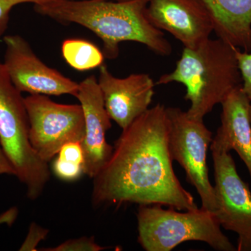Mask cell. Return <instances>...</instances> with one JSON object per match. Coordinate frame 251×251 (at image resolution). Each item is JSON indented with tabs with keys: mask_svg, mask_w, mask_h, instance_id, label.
<instances>
[{
	"mask_svg": "<svg viewBox=\"0 0 251 251\" xmlns=\"http://www.w3.org/2000/svg\"><path fill=\"white\" fill-rule=\"evenodd\" d=\"M49 229L44 228L36 223H31L25 240L20 248V251H38V244L44 240L48 234Z\"/></svg>",
	"mask_w": 251,
	"mask_h": 251,
	"instance_id": "ffe728a7",
	"label": "cell"
},
{
	"mask_svg": "<svg viewBox=\"0 0 251 251\" xmlns=\"http://www.w3.org/2000/svg\"><path fill=\"white\" fill-rule=\"evenodd\" d=\"M146 4L147 0H49L34 4V9L57 22L92 31L103 42L105 58H117L120 44L126 41L143 44L158 55H170L171 43L148 21Z\"/></svg>",
	"mask_w": 251,
	"mask_h": 251,
	"instance_id": "7a4b0ae2",
	"label": "cell"
},
{
	"mask_svg": "<svg viewBox=\"0 0 251 251\" xmlns=\"http://www.w3.org/2000/svg\"><path fill=\"white\" fill-rule=\"evenodd\" d=\"M52 169L56 176L64 181H72L78 179L84 173L83 166L74 162L66 161L57 157L54 160Z\"/></svg>",
	"mask_w": 251,
	"mask_h": 251,
	"instance_id": "e0dca14e",
	"label": "cell"
},
{
	"mask_svg": "<svg viewBox=\"0 0 251 251\" xmlns=\"http://www.w3.org/2000/svg\"><path fill=\"white\" fill-rule=\"evenodd\" d=\"M62 54L66 62L79 72L99 68L105 59L103 51L85 39H66L62 44Z\"/></svg>",
	"mask_w": 251,
	"mask_h": 251,
	"instance_id": "9a60e30c",
	"label": "cell"
},
{
	"mask_svg": "<svg viewBox=\"0 0 251 251\" xmlns=\"http://www.w3.org/2000/svg\"><path fill=\"white\" fill-rule=\"evenodd\" d=\"M122 130L110 159L94 178V205L135 203L198 209L173 169L166 107L157 104L149 108Z\"/></svg>",
	"mask_w": 251,
	"mask_h": 251,
	"instance_id": "6da1fadb",
	"label": "cell"
},
{
	"mask_svg": "<svg viewBox=\"0 0 251 251\" xmlns=\"http://www.w3.org/2000/svg\"><path fill=\"white\" fill-rule=\"evenodd\" d=\"M95 242L94 237H83L78 239H69L53 248H46L39 251H100L105 250Z\"/></svg>",
	"mask_w": 251,
	"mask_h": 251,
	"instance_id": "2e32d148",
	"label": "cell"
},
{
	"mask_svg": "<svg viewBox=\"0 0 251 251\" xmlns=\"http://www.w3.org/2000/svg\"><path fill=\"white\" fill-rule=\"evenodd\" d=\"M137 218L138 242L147 251H170L188 241L206 243L216 251H237L216 214L202 207L181 213L160 204L140 205Z\"/></svg>",
	"mask_w": 251,
	"mask_h": 251,
	"instance_id": "277c9868",
	"label": "cell"
},
{
	"mask_svg": "<svg viewBox=\"0 0 251 251\" xmlns=\"http://www.w3.org/2000/svg\"><path fill=\"white\" fill-rule=\"evenodd\" d=\"M18 216V209L16 206L10 208L2 214H0V226L6 224L8 226H11L14 224Z\"/></svg>",
	"mask_w": 251,
	"mask_h": 251,
	"instance_id": "603a6c76",
	"label": "cell"
},
{
	"mask_svg": "<svg viewBox=\"0 0 251 251\" xmlns=\"http://www.w3.org/2000/svg\"><path fill=\"white\" fill-rule=\"evenodd\" d=\"M75 98L80 102L85 116V137L81 143L84 154V173L95 177L110 159L113 147L106 140L112 127L111 119L104 105L97 78L86 77L79 83Z\"/></svg>",
	"mask_w": 251,
	"mask_h": 251,
	"instance_id": "7c38bea8",
	"label": "cell"
},
{
	"mask_svg": "<svg viewBox=\"0 0 251 251\" xmlns=\"http://www.w3.org/2000/svg\"><path fill=\"white\" fill-rule=\"evenodd\" d=\"M115 1H128V0H115Z\"/></svg>",
	"mask_w": 251,
	"mask_h": 251,
	"instance_id": "cb8c5ba5",
	"label": "cell"
},
{
	"mask_svg": "<svg viewBox=\"0 0 251 251\" xmlns=\"http://www.w3.org/2000/svg\"><path fill=\"white\" fill-rule=\"evenodd\" d=\"M49 0H0V38L4 35L9 25L10 13L17 5L31 3L39 4Z\"/></svg>",
	"mask_w": 251,
	"mask_h": 251,
	"instance_id": "d6986e66",
	"label": "cell"
},
{
	"mask_svg": "<svg viewBox=\"0 0 251 251\" xmlns=\"http://www.w3.org/2000/svg\"><path fill=\"white\" fill-rule=\"evenodd\" d=\"M4 43L3 64L11 82L21 93L76 97L79 83L46 65L23 36H5Z\"/></svg>",
	"mask_w": 251,
	"mask_h": 251,
	"instance_id": "9c48e42d",
	"label": "cell"
},
{
	"mask_svg": "<svg viewBox=\"0 0 251 251\" xmlns=\"http://www.w3.org/2000/svg\"><path fill=\"white\" fill-rule=\"evenodd\" d=\"M25 104L29 140L41 160L49 163L66 144L82 143L85 125L80 104L57 103L44 94H30Z\"/></svg>",
	"mask_w": 251,
	"mask_h": 251,
	"instance_id": "52a82bcc",
	"label": "cell"
},
{
	"mask_svg": "<svg viewBox=\"0 0 251 251\" xmlns=\"http://www.w3.org/2000/svg\"><path fill=\"white\" fill-rule=\"evenodd\" d=\"M29 118L25 98L0 62V145L14 167L16 176L31 201L42 194L50 177L49 163L36 154L29 140Z\"/></svg>",
	"mask_w": 251,
	"mask_h": 251,
	"instance_id": "5b68a950",
	"label": "cell"
},
{
	"mask_svg": "<svg viewBox=\"0 0 251 251\" xmlns=\"http://www.w3.org/2000/svg\"><path fill=\"white\" fill-rule=\"evenodd\" d=\"M166 113L172 159L184 168L188 182L197 190L202 202L201 207L215 214L217 202L207 166V151L213 140L212 133L203 120L192 118L179 108H166Z\"/></svg>",
	"mask_w": 251,
	"mask_h": 251,
	"instance_id": "8992f818",
	"label": "cell"
},
{
	"mask_svg": "<svg viewBox=\"0 0 251 251\" xmlns=\"http://www.w3.org/2000/svg\"><path fill=\"white\" fill-rule=\"evenodd\" d=\"M236 56L242 78V89L251 101V52L236 49Z\"/></svg>",
	"mask_w": 251,
	"mask_h": 251,
	"instance_id": "ac0fdd59",
	"label": "cell"
},
{
	"mask_svg": "<svg viewBox=\"0 0 251 251\" xmlns=\"http://www.w3.org/2000/svg\"><path fill=\"white\" fill-rule=\"evenodd\" d=\"M221 126L210 145L211 151L234 150L247 166L251 179V101L238 87L221 103Z\"/></svg>",
	"mask_w": 251,
	"mask_h": 251,
	"instance_id": "4fadbf2b",
	"label": "cell"
},
{
	"mask_svg": "<svg viewBox=\"0 0 251 251\" xmlns=\"http://www.w3.org/2000/svg\"><path fill=\"white\" fill-rule=\"evenodd\" d=\"M145 16L153 27L168 31L188 49L198 47L214 31L202 0H147Z\"/></svg>",
	"mask_w": 251,
	"mask_h": 251,
	"instance_id": "30bf717a",
	"label": "cell"
},
{
	"mask_svg": "<svg viewBox=\"0 0 251 251\" xmlns=\"http://www.w3.org/2000/svg\"><path fill=\"white\" fill-rule=\"evenodd\" d=\"M250 116H251V108H250Z\"/></svg>",
	"mask_w": 251,
	"mask_h": 251,
	"instance_id": "d4e9b609",
	"label": "cell"
},
{
	"mask_svg": "<svg viewBox=\"0 0 251 251\" xmlns=\"http://www.w3.org/2000/svg\"><path fill=\"white\" fill-rule=\"evenodd\" d=\"M210 13L219 39L251 51V0H202Z\"/></svg>",
	"mask_w": 251,
	"mask_h": 251,
	"instance_id": "5bb4252c",
	"label": "cell"
},
{
	"mask_svg": "<svg viewBox=\"0 0 251 251\" xmlns=\"http://www.w3.org/2000/svg\"><path fill=\"white\" fill-rule=\"evenodd\" d=\"M9 175L16 176V171H15L14 167L10 163L9 159L6 157V154L3 151L0 145V175Z\"/></svg>",
	"mask_w": 251,
	"mask_h": 251,
	"instance_id": "7402d4cb",
	"label": "cell"
},
{
	"mask_svg": "<svg viewBox=\"0 0 251 251\" xmlns=\"http://www.w3.org/2000/svg\"><path fill=\"white\" fill-rule=\"evenodd\" d=\"M236 49L219 38H209L195 49L184 48L174 71L161 75L156 85L182 84L186 89L184 98L191 103L188 115L203 120L217 104L242 86Z\"/></svg>",
	"mask_w": 251,
	"mask_h": 251,
	"instance_id": "3957f363",
	"label": "cell"
},
{
	"mask_svg": "<svg viewBox=\"0 0 251 251\" xmlns=\"http://www.w3.org/2000/svg\"><path fill=\"white\" fill-rule=\"evenodd\" d=\"M220 224L238 235V251H251V191L240 177L228 151H211Z\"/></svg>",
	"mask_w": 251,
	"mask_h": 251,
	"instance_id": "ba28073f",
	"label": "cell"
},
{
	"mask_svg": "<svg viewBox=\"0 0 251 251\" xmlns=\"http://www.w3.org/2000/svg\"><path fill=\"white\" fill-rule=\"evenodd\" d=\"M58 158L66 161L74 162L83 166L84 154L81 143H70L66 144L59 150Z\"/></svg>",
	"mask_w": 251,
	"mask_h": 251,
	"instance_id": "44dd1931",
	"label": "cell"
},
{
	"mask_svg": "<svg viewBox=\"0 0 251 251\" xmlns=\"http://www.w3.org/2000/svg\"><path fill=\"white\" fill-rule=\"evenodd\" d=\"M99 69L97 81L105 108L111 120L125 130L150 108L154 94V82L147 74L114 76L105 64Z\"/></svg>",
	"mask_w": 251,
	"mask_h": 251,
	"instance_id": "8fae6325",
	"label": "cell"
}]
</instances>
